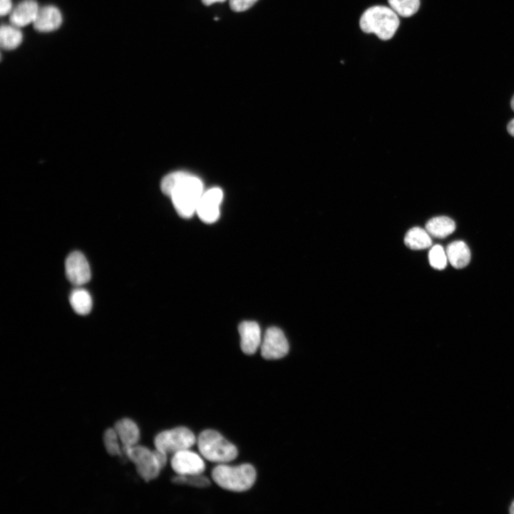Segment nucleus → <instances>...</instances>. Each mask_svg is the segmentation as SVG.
<instances>
[{
    "label": "nucleus",
    "instance_id": "obj_29",
    "mask_svg": "<svg viewBox=\"0 0 514 514\" xmlns=\"http://www.w3.org/2000/svg\"><path fill=\"white\" fill-rule=\"evenodd\" d=\"M511 108H512L513 110L514 111V96L511 101Z\"/></svg>",
    "mask_w": 514,
    "mask_h": 514
},
{
    "label": "nucleus",
    "instance_id": "obj_20",
    "mask_svg": "<svg viewBox=\"0 0 514 514\" xmlns=\"http://www.w3.org/2000/svg\"><path fill=\"white\" fill-rule=\"evenodd\" d=\"M390 8L402 18H410L420 8V0H388Z\"/></svg>",
    "mask_w": 514,
    "mask_h": 514
},
{
    "label": "nucleus",
    "instance_id": "obj_28",
    "mask_svg": "<svg viewBox=\"0 0 514 514\" xmlns=\"http://www.w3.org/2000/svg\"><path fill=\"white\" fill-rule=\"evenodd\" d=\"M510 513L514 514V501L512 503L510 507Z\"/></svg>",
    "mask_w": 514,
    "mask_h": 514
},
{
    "label": "nucleus",
    "instance_id": "obj_3",
    "mask_svg": "<svg viewBox=\"0 0 514 514\" xmlns=\"http://www.w3.org/2000/svg\"><path fill=\"white\" fill-rule=\"evenodd\" d=\"M214 481L221 488L234 492L250 490L257 479V472L253 466L242 464L237 466L220 463L212 472Z\"/></svg>",
    "mask_w": 514,
    "mask_h": 514
},
{
    "label": "nucleus",
    "instance_id": "obj_9",
    "mask_svg": "<svg viewBox=\"0 0 514 514\" xmlns=\"http://www.w3.org/2000/svg\"><path fill=\"white\" fill-rule=\"evenodd\" d=\"M66 275L75 286L81 287L91 279V270L86 257L80 252L71 253L66 262Z\"/></svg>",
    "mask_w": 514,
    "mask_h": 514
},
{
    "label": "nucleus",
    "instance_id": "obj_24",
    "mask_svg": "<svg viewBox=\"0 0 514 514\" xmlns=\"http://www.w3.org/2000/svg\"><path fill=\"white\" fill-rule=\"evenodd\" d=\"M258 0H230L231 9L235 12H244L251 9Z\"/></svg>",
    "mask_w": 514,
    "mask_h": 514
},
{
    "label": "nucleus",
    "instance_id": "obj_10",
    "mask_svg": "<svg viewBox=\"0 0 514 514\" xmlns=\"http://www.w3.org/2000/svg\"><path fill=\"white\" fill-rule=\"evenodd\" d=\"M171 466L178 475L202 474L206 468L202 457L189 449L175 453Z\"/></svg>",
    "mask_w": 514,
    "mask_h": 514
},
{
    "label": "nucleus",
    "instance_id": "obj_18",
    "mask_svg": "<svg viewBox=\"0 0 514 514\" xmlns=\"http://www.w3.org/2000/svg\"><path fill=\"white\" fill-rule=\"evenodd\" d=\"M405 245L411 250H421L430 247L432 245L431 235L420 227L411 229L406 235Z\"/></svg>",
    "mask_w": 514,
    "mask_h": 514
},
{
    "label": "nucleus",
    "instance_id": "obj_21",
    "mask_svg": "<svg viewBox=\"0 0 514 514\" xmlns=\"http://www.w3.org/2000/svg\"><path fill=\"white\" fill-rule=\"evenodd\" d=\"M173 481L178 484L188 485L197 488H206L211 484L210 479L202 474L178 475L173 478Z\"/></svg>",
    "mask_w": 514,
    "mask_h": 514
},
{
    "label": "nucleus",
    "instance_id": "obj_14",
    "mask_svg": "<svg viewBox=\"0 0 514 514\" xmlns=\"http://www.w3.org/2000/svg\"><path fill=\"white\" fill-rule=\"evenodd\" d=\"M448 261L456 269L466 267L471 261V252L466 243L461 241L450 244L446 249Z\"/></svg>",
    "mask_w": 514,
    "mask_h": 514
},
{
    "label": "nucleus",
    "instance_id": "obj_22",
    "mask_svg": "<svg viewBox=\"0 0 514 514\" xmlns=\"http://www.w3.org/2000/svg\"><path fill=\"white\" fill-rule=\"evenodd\" d=\"M428 259L433 268L438 270L443 269L448 262L446 252L440 245L433 246L429 252Z\"/></svg>",
    "mask_w": 514,
    "mask_h": 514
},
{
    "label": "nucleus",
    "instance_id": "obj_11",
    "mask_svg": "<svg viewBox=\"0 0 514 514\" xmlns=\"http://www.w3.org/2000/svg\"><path fill=\"white\" fill-rule=\"evenodd\" d=\"M239 332L243 352L248 355L255 354L262 342L258 324L255 322H244L239 327Z\"/></svg>",
    "mask_w": 514,
    "mask_h": 514
},
{
    "label": "nucleus",
    "instance_id": "obj_25",
    "mask_svg": "<svg viewBox=\"0 0 514 514\" xmlns=\"http://www.w3.org/2000/svg\"><path fill=\"white\" fill-rule=\"evenodd\" d=\"M13 10L12 0H0V14L2 16L11 14Z\"/></svg>",
    "mask_w": 514,
    "mask_h": 514
},
{
    "label": "nucleus",
    "instance_id": "obj_8",
    "mask_svg": "<svg viewBox=\"0 0 514 514\" xmlns=\"http://www.w3.org/2000/svg\"><path fill=\"white\" fill-rule=\"evenodd\" d=\"M223 200V192L215 187L204 192L197 207L196 213L205 223L215 222L220 215V205Z\"/></svg>",
    "mask_w": 514,
    "mask_h": 514
},
{
    "label": "nucleus",
    "instance_id": "obj_19",
    "mask_svg": "<svg viewBox=\"0 0 514 514\" xmlns=\"http://www.w3.org/2000/svg\"><path fill=\"white\" fill-rule=\"evenodd\" d=\"M24 36L22 32L14 26H3L0 30V44L3 49L13 51L18 48L22 43Z\"/></svg>",
    "mask_w": 514,
    "mask_h": 514
},
{
    "label": "nucleus",
    "instance_id": "obj_23",
    "mask_svg": "<svg viewBox=\"0 0 514 514\" xmlns=\"http://www.w3.org/2000/svg\"><path fill=\"white\" fill-rule=\"evenodd\" d=\"M118 434L115 428H108L104 434V443L107 451L112 456H122L121 449L118 443Z\"/></svg>",
    "mask_w": 514,
    "mask_h": 514
},
{
    "label": "nucleus",
    "instance_id": "obj_5",
    "mask_svg": "<svg viewBox=\"0 0 514 514\" xmlns=\"http://www.w3.org/2000/svg\"><path fill=\"white\" fill-rule=\"evenodd\" d=\"M197 443L201 455L211 462L227 463L238 456L237 448L214 430L202 431L197 438Z\"/></svg>",
    "mask_w": 514,
    "mask_h": 514
},
{
    "label": "nucleus",
    "instance_id": "obj_17",
    "mask_svg": "<svg viewBox=\"0 0 514 514\" xmlns=\"http://www.w3.org/2000/svg\"><path fill=\"white\" fill-rule=\"evenodd\" d=\"M70 302L74 311L81 315H87L93 309V298L90 292L78 287L70 296Z\"/></svg>",
    "mask_w": 514,
    "mask_h": 514
},
{
    "label": "nucleus",
    "instance_id": "obj_6",
    "mask_svg": "<svg viewBox=\"0 0 514 514\" xmlns=\"http://www.w3.org/2000/svg\"><path fill=\"white\" fill-rule=\"evenodd\" d=\"M197 438L186 427H178L159 433L155 439L156 449L166 454L190 449L197 443Z\"/></svg>",
    "mask_w": 514,
    "mask_h": 514
},
{
    "label": "nucleus",
    "instance_id": "obj_1",
    "mask_svg": "<svg viewBox=\"0 0 514 514\" xmlns=\"http://www.w3.org/2000/svg\"><path fill=\"white\" fill-rule=\"evenodd\" d=\"M161 189L171 198L178 213L183 218H190L196 213L204 193L202 180L184 172H176L166 176L162 181Z\"/></svg>",
    "mask_w": 514,
    "mask_h": 514
},
{
    "label": "nucleus",
    "instance_id": "obj_16",
    "mask_svg": "<svg viewBox=\"0 0 514 514\" xmlns=\"http://www.w3.org/2000/svg\"><path fill=\"white\" fill-rule=\"evenodd\" d=\"M426 230L431 236L443 239L455 231L456 224L447 217H437L427 222Z\"/></svg>",
    "mask_w": 514,
    "mask_h": 514
},
{
    "label": "nucleus",
    "instance_id": "obj_12",
    "mask_svg": "<svg viewBox=\"0 0 514 514\" xmlns=\"http://www.w3.org/2000/svg\"><path fill=\"white\" fill-rule=\"evenodd\" d=\"M40 9L35 0H25L13 10L10 16L11 24L19 29L34 24Z\"/></svg>",
    "mask_w": 514,
    "mask_h": 514
},
{
    "label": "nucleus",
    "instance_id": "obj_4",
    "mask_svg": "<svg viewBox=\"0 0 514 514\" xmlns=\"http://www.w3.org/2000/svg\"><path fill=\"white\" fill-rule=\"evenodd\" d=\"M123 452L137 467L139 475L146 481L155 479L168 461V454L158 450L150 451L141 446H123Z\"/></svg>",
    "mask_w": 514,
    "mask_h": 514
},
{
    "label": "nucleus",
    "instance_id": "obj_7",
    "mask_svg": "<svg viewBox=\"0 0 514 514\" xmlns=\"http://www.w3.org/2000/svg\"><path fill=\"white\" fill-rule=\"evenodd\" d=\"M288 341L283 331L277 327L267 330L261 344V354L267 360L279 359L289 352Z\"/></svg>",
    "mask_w": 514,
    "mask_h": 514
},
{
    "label": "nucleus",
    "instance_id": "obj_13",
    "mask_svg": "<svg viewBox=\"0 0 514 514\" xmlns=\"http://www.w3.org/2000/svg\"><path fill=\"white\" fill-rule=\"evenodd\" d=\"M63 23L61 11L54 6L40 9L37 19L34 24L36 31L50 33L58 30Z\"/></svg>",
    "mask_w": 514,
    "mask_h": 514
},
{
    "label": "nucleus",
    "instance_id": "obj_26",
    "mask_svg": "<svg viewBox=\"0 0 514 514\" xmlns=\"http://www.w3.org/2000/svg\"><path fill=\"white\" fill-rule=\"evenodd\" d=\"M226 0H202L203 4L207 6H210L217 3H223Z\"/></svg>",
    "mask_w": 514,
    "mask_h": 514
},
{
    "label": "nucleus",
    "instance_id": "obj_2",
    "mask_svg": "<svg viewBox=\"0 0 514 514\" xmlns=\"http://www.w3.org/2000/svg\"><path fill=\"white\" fill-rule=\"evenodd\" d=\"M400 25L399 16L386 6H374L362 15L359 26L367 34H374L381 41H389L395 35Z\"/></svg>",
    "mask_w": 514,
    "mask_h": 514
},
{
    "label": "nucleus",
    "instance_id": "obj_15",
    "mask_svg": "<svg viewBox=\"0 0 514 514\" xmlns=\"http://www.w3.org/2000/svg\"><path fill=\"white\" fill-rule=\"evenodd\" d=\"M115 429L123 446H135L140 440V429L136 423L130 418L118 421Z\"/></svg>",
    "mask_w": 514,
    "mask_h": 514
},
{
    "label": "nucleus",
    "instance_id": "obj_27",
    "mask_svg": "<svg viewBox=\"0 0 514 514\" xmlns=\"http://www.w3.org/2000/svg\"><path fill=\"white\" fill-rule=\"evenodd\" d=\"M507 129L509 134L514 137V119L509 123Z\"/></svg>",
    "mask_w": 514,
    "mask_h": 514
}]
</instances>
